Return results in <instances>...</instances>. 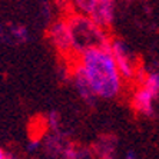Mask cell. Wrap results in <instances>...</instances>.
<instances>
[{"instance_id":"cell-1","label":"cell","mask_w":159,"mask_h":159,"mask_svg":"<svg viewBox=\"0 0 159 159\" xmlns=\"http://www.w3.org/2000/svg\"><path fill=\"white\" fill-rule=\"evenodd\" d=\"M85 75L89 86L98 99L111 100L123 90L125 79L118 69L115 57L109 48L90 49L75 57Z\"/></svg>"},{"instance_id":"cell-2","label":"cell","mask_w":159,"mask_h":159,"mask_svg":"<svg viewBox=\"0 0 159 159\" xmlns=\"http://www.w3.org/2000/svg\"><path fill=\"white\" fill-rule=\"evenodd\" d=\"M65 19L70 33L73 57L83 55L90 49L109 48L112 37L109 36L107 30L100 27L89 15L70 11Z\"/></svg>"},{"instance_id":"cell-3","label":"cell","mask_w":159,"mask_h":159,"mask_svg":"<svg viewBox=\"0 0 159 159\" xmlns=\"http://www.w3.org/2000/svg\"><path fill=\"white\" fill-rule=\"evenodd\" d=\"M109 49H111L112 55L115 57V62L118 65V69L122 75V78L129 82L136 80V75L141 67L138 65V59L135 57L129 46L120 39L112 37Z\"/></svg>"},{"instance_id":"cell-4","label":"cell","mask_w":159,"mask_h":159,"mask_svg":"<svg viewBox=\"0 0 159 159\" xmlns=\"http://www.w3.org/2000/svg\"><path fill=\"white\" fill-rule=\"evenodd\" d=\"M48 40L50 42L52 48L62 56L63 59H67L69 62L73 60V52H72V42H70V33L67 27L66 19H56L48 26L46 30Z\"/></svg>"},{"instance_id":"cell-5","label":"cell","mask_w":159,"mask_h":159,"mask_svg":"<svg viewBox=\"0 0 159 159\" xmlns=\"http://www.w3.org/2000/svg\"><path fill=\"white\" fill-rule=\"evenodd\" d=\"M158 98L145 88L143 85H139L135 88L130 96V105H132L133 111L142 116H152L155 113V100Z\"/></svg>"},{"instance_id":"cell-6","label":"cell","mask_w":159,"mask_h":159,"mask_svg":"<svg viewBox=\"0 0 159 159\" xmlns=\"http://www.w3.org/2000/svg\"><path fill=\"white\" fill-rule=\"evenodd\" d=\"M122 2H130V0H98V4L90 17L99 25L100 27L109 30L115 22L116 7Z\"/></svg>"},{"instance_id":"cell-7","label":"cell","mask_w":159,"mask_h":159,"mask_svg":"<svg viewBox=\"0 0 159 159\" xmlns=\"http://www.w3.org/2000/svg\"><path fill=\"white\" fill-rule=\"evenodd\" d=\"M69 70H70L72 82H73L75 88H76V90H78L79 96L85 100L88 105H93L98 98L95 96V93L92 92V89H90V86H89V83H88V80H86L83 72H82L80 66H79L78 62H76L75 59L70 60V67H69Z\"/></svg>"},{"instance_id":"cell-8","label":"cell","mask_w":159,"mask_h":159,"mask_svg":"<svg viewBox=\"0 0 159 159\" xmlns=\"http://www.w3.org/2000/svg\"><path fill=\"white\" fill-rule=\"evenodd\" d=\"M30 39V32L25 25L10 23L7 26L0 25V43L25 44Z\"/></svg>"},{"instance_id":"cell-9","label":"cell","mask_w":159,"mask_h":159,"mask_svg":"<svg viewBox=\"0 0 159 159\" xmlns=\"http://www.w3.org/2000/svg\"><path fill=\"white\" fill-rule=\"evenodd\" d=\"M92 152L99 159H115L116 138L113 135H102L93 145Z\"/></svg>"},{"instance_id":"cell-10","label":"cell","mask_w":159,"mask_h":159,"mask_svg":"<svg viewBox=\"0 0 159 159\" xmlns=\"http://www.w3.org/2000/svg\"><path fill=\"white\" fill-rule=\"evenodd\" d=\"M98 4V0H69L70 11L80 15H92Z\"/></svg>"},{"instance_id":"cell-11","label":"cell","mask_w":159,"mask_h":159,"mask_svg":"<svg viewBox=\"0 0 159 159\" xmlns=\"http://www.w3.org/2000/svg\"><path fill=\"white\" fill-rule=\"evenodd\" d=\"M92 155V151H88L85 148L76 146V145L67 143L63 149L60 158L62 159H89V156Z\"/></svg>"},{"instance_id":"cell-12","label":"cell","mask_w":159,"mask_h":159,"mask_svg":"<svg viewBox=\"0 0 159 159\" xmlns=\"http://www.w3.org/2000/svg\"><path fill=\"white\" fill-rule=\"evenodd\" d=\"M139 85L148 88L159 99V70H145V75L139 82Z\"/></svg>"},{"instance_id":"cell-13","label":"cell","mask_w":159,"mask_h":159,"mask_svg":"<svg viewBox=\"0 0 159 159\" xmlns=\"http://www.w3.org/2000/svg\"><path fill=\"white\" fill-rule=\"evenodd\" d=\"M46 126L50 130H60L62 128V118L56 111L49 112V115L46 116Z\"/></svg>"},{"instance_id":"cell-14","label":"cell","mask_w":159,"mask_h":159,"mask_svg":"<svg viewBox=\"0 0 159 159\" xmlns=\"http://www.w3.org/2000/svg\"><path fill=\"white\" fill-rule=\"evenodd\" d=\"M40 146H42V142L39 138L33 136L32 139H29V142H27V151L29 152H37Z\"/></svg>"},{"instance_id":"cell-15","label":"cell","mask_w":159,"mask_h":159,"mask_svg":"<svg viewBox=\"0 0 159 159\" xmlns=\"http://www.w3.org/2000/svg\"><path fill=\"white\" fill-rule=\"evenodd\" d=\"M125 159H138V155L135 151H128L125 153Z\"/></svg>"},{"instance_id":"cell-16","label":"cell","mask_w":159,"mask_h":159,"mask_svg":"<svg viewBox=\"0 0 159 159\" xmlns=\"http://www.w3.org/2000/svg\"><path fill=\"white\" fill-rule=\"evenodd\" d=\"M6 156H7V155H6V152L0 148V159H6Z\"/></svg>"},{"instance_id":"cell-17","label":"cell","mask_w":159,"mask_h":159,"mask_svg":"<svg viewBox=\"0 0 159 159\" xmlns=\"http://www.w3.org/2000/svg\"><path fill=\"white\" fill-rule=\"evenodd\" d=\"M6 159H17V158H15V156H9V155H7V156H6Z\"/></svg>"},{"instance_id":"cell-18","label":"cell","mask_w":159,"mask_h":159,"mask_svg":"<svg viewBox=\"0 0 159 159\" xmlns=\"http://www.w3.org/2000/svg\"><path fill=\"white\" fill-rule=\"evenodd\" d=\"M32 159H36V158H32Z\"/></svg>"}]
</instances>
